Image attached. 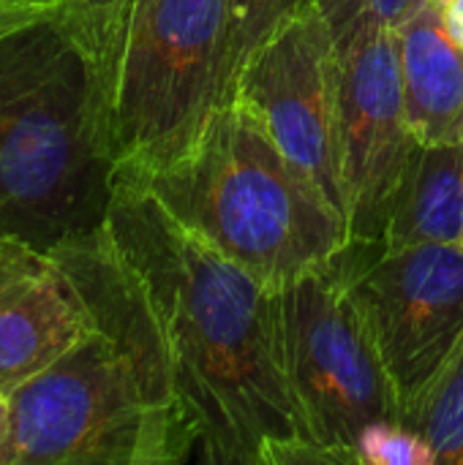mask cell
I'll return each mask as SVG.
<instances>
[{
    "label": "cell",
    "instance_id": "6da1fadb",
    "mask_svg": "<svg viewBox=\"0 0 463 465\" xmlns=\"http://www.w3.org/2000/svg\"><path fill=\"white\" fill-rule=\"evenodd\" d=\"M106 232L150 297L199 458L322 463L287 373L281 289L188 232L134 177H115Z\"/></svg>",
    "mask_w": 463,
    "mask_h": 465
},
{
    "label": "cell",
    "instance_id": "7a4b0ae2",
    "mask_svg": "<svg viewBox=\"0 0 463 465\" xmlns=\"http://www.w3.org/2000/svg\"><path fill=\"white\" fill-rule=\"evenodd\" d=\"M52 251L74 275L93 330L8 395L0 465H175L196 436L177 398L150 297L106 223Z\"/></svg>",
    "mask_w": 463,
    "mask_h": 465
},
{
    "label": "cell",
    "instance_id": "3957f363",
    "mask_svg": "<svg viewBox=\"0 0 463 465\" xmlns=\"http://www.w3.org/2000/svg\"><path fill=\"white\" fill-rule=\"evenodd\" d=\"M109 22L63 3L0 35V237L38 248L106 223Z\"/></svg>",
    "mask_w": 463,
    "mask_h": 465
},
{
    "label": "cell",
    "instance_id": "277c9868",
    "mask_svg": "<svg viewBox=\"0 0 463 465\" xmlns=\"http://www.w3.org/2000/svg\"><path fill=\"white\" fill-rule=\"evenodd\" d=\"M134 180L188 232L276 289L352 248L347 218L237 98L213 114L188 155Z\"/></svg>",
    "mask_w": 463,
    "mask_h": 465
},
{
    "label": "cell",
    "instance_id": "5b68a950",
    "mask_svg": "<svg viewBox=\"0 0 463 465\" xmlns=\"http://www.w3.org/2000/svg\"><path fill=\"white\" fill-rule=\"evenodd\" d=\"M226 0H126L109 22L106 93L117 174L188 155L226 104Z\"/></svg>",
    "mask_w": 463,
    "mask_h": 465
},
{
    "label": "cell",
    "instance_id": "8992f818",
    "mask_svg": "<svg viewBox=\"0 0 463 465\" xmlns=\"http://www.w3.org/2000/svg\"><path fill=\"white\" fill-rule=\"evenodd\" d=\"M287 373L322 463L360 465L368 428L398 422V401L349 297L338 259L281 289Z\"/></svg>",
    "mask_w": 463,
    "mask_h": 465
},
{
    "label": "cell",
    "instance_id": "52a82bcc",
    "mask_svg": "<svg viewBox=\"0 0 463 465\" xmlns=\"http://www.w3.org/2000/svg\"><path fill=\"white\" fill-rule=\"evenodd\" d=\"M347 286L404 417L461 346L463 245L382 251Z\"/></svg>",
    "mask_w": 463,
    "mask_h": 465
},
{
    "label": "cell",
    "instance_id": "ba28073f",
    "mask_svg": "<svg viewBox=\"0 0 463 465\" xmlns=\"http://www.w3.org/2000/svg\"><path fill=\"white\" fill-rule=\"evenodd\" d=\"M295 161L347 218V196L338 158V52L317 8H303L248 60L235 87Z\"/></svg>",
    "mask_w": 463,
    "mask_h": 465
},
{
    "label": "cell",
    "instance_id": "9c48e42d",
    "mask_svg": "<svg viewBox=\"0 0 463 465\" xmlns=\"http://www.w3.org/2000/svg\"><path fill=\"white\" fill-rule=\"evenodd\" d=\"M415 139L401 84L398 30H377L338 52V158L352 248L379 245Z\"/></svg>",
    "mask_w": 463,
    "mask_h": 465
},
{
    "label": "cell",
    "instance_id": "30bf717a",
    "mask_svg": "<svg viewBox=\"0 0 463 465\" xmlns=\"http://www.w3.org/2000/svg\"><path fill=\"white\" fill-rule=\"evenodd\" d=\"M93 330V313L52 248L0 237V390L11 395Z\"/></svg>",
    "mask_w": 463,
    "mask_h": 465
},
{
    "label": "cell",
    "instance_id": "8fae6325",
    "mask_svg": "<svg viewBox=\"0 0 463 465\" xmlns=\"http://www.w3.org/2000/svg\"><path fill=\"white\" fill-rule=\"evenodd\" d=\"M401 84L409 128L420 144L463 142V49L445 33L431 0L398 27Z\"/></svg>",
    "mask_w": 463,
    "mask_h": 465
},
{
    "label": "cell",
    "instance_id": "7c38bea8",
    "mask_svg": "<svg viewBox=\"0 0 463 465\" xmlns=\"http://www.w3.org/2000/svg\"><path fill=\"white\" fill-rule=\"evenodd\" d=\"M463 245V142L418 144L382 234V251Z\"/></svg>",
    "mask_w": 463,
    "mask_h": 465
},
{
    "label": "cell",
    "instance_id": "4fadbf2b",
    "mask_svg": "<svg viewBox=\"0 0 463 465\" xmlns=\"http://www.w3.org/2000/svg\"><path fill=\"white\" fill-rule=\"evenodd\" d=\"M401 425L428 444L434 465H463V341Z\"/></svg>",
    "mask_w": 463,
    "mask_h": 465
},
{
    "label": "cell",
    "instance_id": "5bb4252c",
    "mask_svg": "<svg viewBox=\"0 0 463 465\" xmlns=\"http://www.w3.org/2000/svg\"><path fill=\"white\" fill-rule=\"evenodd\" d=\"M306 0H226L229 54H226V101H232L248 60L303 8Z\"/></svg>",
    "mask_w": 463,
    "mask_h": 465
},
{
    "label": "cell",
    "instance_id": "9a60e30c",
    "mask_svg": "<svg viewBox=\"0 0 463 465\" xmlns=\"http://www.w3.org/2000/svg\"><path fill=\"white\" fill-rule=\"evenodd\" d=\"M428 0H317L336 52L377 30H398Z\"/></svg>",
    "mask_w": 463,
    "mask_h": 465
},
{
    "label": "cell",
    "instance_id": "2e32d148",
    "mask_svg": "<svg viewBox=\"0 0 463 465\" xmlns=\"http://www.w3.org/2000/svg\"><path fill=\"white\" fill-rule=\"evenodd\" d=\"M360 465H434V455L407 425L382 422L363 433Z\"/></svg>",
    "mask_w": 463,
    "mask_h": 465
},
{
    "label": "cell",
    "instance_id": "e0dca14e",
    "mask_svg": "<svg viewBox=\"0 0 463 465\" xmlns=\"http://www.w3.org/2000/svg\"><path fill=\"white\" fill-rule=\"evenodd\" d=\"M52 5H57V3H52V0H0V35L11 33L14 27L25 25L27 19L49 11Z\"/></svg>",
    "mask_w": 463,
    "mask_h": 465
},
{
    "label": "cell",
    "instance_id": "ac0fdd59",
    "mask_svg": "<svg viewBox=\"0 0 463 465\" xmlns=\"http://www.w3.org/2000/svg\"><path fill=\"white\" fill-rule=\"evenodd\" d=\"M55 3H63L68 8H76V11L93 14V16H98L104 22H112L126 0H55Z\"/></svg>",
    "mask_w": 463,
    "mask_h": 465
},
{
    "label": "cell",
    "instance_id": "d6986e66",
    "mask_svg": "<svg viewBox=\"0 0 463 465\" xmlns=\"http://www.w3.org/2000/svg\"><path fill=\"white\" fill-rule=\"evenodd\" d=\"M439 14H442L445 33L463 49V0H450L439 5Z\"/></svg>",
    "mask_w": 463,
    "mask_h": 465
},
{
    "label": "cell",
    "instance_id": "ffe728a7",
    "mask_svg": "<svg viewBox=\"0 0 463 465\" xmlns=\"http://www.w3.org/2000/svg\"><path fill=\"white\" fill-rule=\"evenodd\" d=\"M8 425H11V401L0 390V452H3V444L8 439Z\"/></svg>",
    "mask_w": 463,
    "mask_h": 465
},
{
    "label": "cell",
    "instance_id": "44dd1931",
    "mask_svg": "<svg viewBox=\"0 0 463 465\" xmlns=\"http://www.w3.org/2000/svg\"><path fill=\"white\" fill-rule=\"evenodd\" d=\"M434 5H445V3H450V0H431Z\"/></svg>",
    "mask_w": 463,
    "mask_h": 465
},
{
    "label": "cell",
    "instance_id": "7402d4cb",
    "mask_svg": "<svg viewBox=\"0 0 463 465\" xmlns=\"http://www.w3.org/2000/svg\"><path fill=\"white\" fill-rule=\"evenodd\" d=\"M52 3H55V0H52Z\"/></svg>",
    "mask_w": 463,
    "mask_h": 465
}]
</instances>
